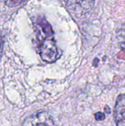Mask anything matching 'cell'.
<instances>
[{"label":"cell","mask_w":125,"mask_h":126,"mask_svg":"<svg viewBox=\"0 0 125 126\" xmlns=\"http://www.w3.org/2000/svg\"><path fill=\"white\" fill-rule=\"evenodd\" d=\"M34 27L41 58L46 63L55 62L61 54L55 43L51 24L43 17L39 16L34 22Z\"/></svg>","instance_id":"1"},{"label":"cell","mask_w":125,"mask_h":126,"mask_svg":"<svg viewBox=\"0 0 125 126\" xmlns=\"http://www.w3.org/2000/svg\"><path fill=\"white\" fill-rule=\"evenodd\" d=\"M22 126H56L53 117L47 111H39L27 117Z\"/></svg>","instance_id":"2"},{"label":"cell","mask_w":125,"mask_h":126,"mask_svg":"<svg viewBox=\"0 0 125 126\" xmlns=\"http://www.w3.org/2000/svg\"><path fill=\"white\" fill-rule=\"evenodd\" d=\"M71 11L83 14L90 11L94 5L95 0H64Z\"/></svg>","instance_id":"3"},{"label":"cell","mask_w":125,"mask_h":126,"mask_svg":"<svg viewBox=\"0 0 125 126\" xmlns=\"http://www.w3.org/2000/svg\"><path fill=\"white\" fill-rule=\"evenodd\" d=\"M113 117L116 126H125V92L120 94L116 98Z\"/></svg>","instance_id":"4"},{"label":"cell","mask_w":125,"mask_h":126,"mask_svg":"<svg viewBox=\"0 0 125 126\" xmlns=\"http://www.w3.org/2000/svg\"><path fill=\"white\" fill-rule=\"evenodd\" d=\"M116 40L120 48L125 50V25L122 26L116 32Z\"/></svg>","instance_id":"5"},{"label":"cell","mask_w":125,"mask_h":126,"mask_svg":"<svg viewBox=\"0 0 125 126\" xmlns=\"http://www.w3.org/2000/svg\"><path fill=\"white\" fill-rule=\"evenodd\" d=\"M5 4L9 7H16L19 6L27 0H4Z\"/></svg>","instance_id":"6"},{"label":"cell","mask_w":125,"mask_h":126,"mask_svg":"<svg viewBox=\"0 0 125 126\" xmlns=\"http://www.w3.org/2000/svg\"><path fill=\"white\" fill-rule=\"evenodd\" d=\"M94 118L97 121H103L105 120L106 118V115L105 113L103 112H101V111H99V112H97L95 114H94Z\"/></svg>","instance_id":"7"},{"label":"cell","mask_w":125,"mask_h":126,"mask_svg":"<svg viewBox=\"0 0 125 126\" xmlns=\"http://www.w3.org/2000/svg\"><path fill=\"white\" fill-rule=\"evenodd\" d=\"M3 47H4V41L2 38L1 35L0 34V60L2 57V52H3Z\"/></svg>","instance_id":"8"},{"label":"cell","mask_w":125,"mask_h":126,"mask_svg":"<svg viewBox=\"0 0 125 126\" xmlns=\"http://www.w3.org/2000/svg\"><path fill=\"white\" fill-rule=\"evenodd\" d=\"M109 109H111L109 107H108V106H105V112L107 113V114H110L111 113V110H109Z\"/></svg>","instance_id":"9"}]
</instances>
